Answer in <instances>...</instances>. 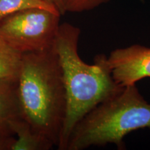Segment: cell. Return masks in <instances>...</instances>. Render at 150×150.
<instances>
[{
    "label": "cell",
    "mask_w": 150,
    "mask_h": 150,
    "mask_svg": "<svg viewBox=\"0 0 150 150\" xmlns=\"http://www.w3.org/2000/svg\"><path fill=\"white\" fill-rule=\"evenodd\" d=\"M81 30L68 22L60 24L54 47L59 57L66 95V114L57 147L66 150L73 129L97 105L122 88L114 80L107 56L99 54L93 64L79 54Z\"/></svg>",
    "instance_id": "1"
},
{
    "label": "cell",
    "mask_w": 150,
    "mask_h": 150,
    "mask_svg": "<svg viewBox=\"0 0 150 150\" xmlns=\"http://www.w3.org/2000/svg\"><path fill=\"white\" fill-rule=\"evenodd\" d=\"M16 89L21 117L57 147L66 114V95L54 45L22 54Z\"/></svg>",
    "instance_id": "2"
},
{
    "label": "cell",
    "mask_w": 150,
    "mask_h": 150,
    "mask_svg": "<svg viewBox=\"0 0 150 150\" xmlns=\"http://www.w3.org/2000/svg\"><path fill=\"white\" fill-rule=\"evenodd\" d=\"M150 130V103L136 84L123 86L88 112L73 129L66 150H83L112 144L126 149L124 139L139 129Z\"/></svg>",
    "instance_id": "3"
},
{
    "label": "cell",
    "mask_w": 150,
    "mask_h": 150,
    "mask_svg": "<svg viewBox=\"0 0 150 150\" xmlns=\"http://www.w3.org/2000/svg\"><path fill=\"white\" fill-rule=\"evenodd\" d=\"M61 16L42 8L19 11L0 21V36L20 54L44 51L54 45Z\"/></svg>",
    "instance_id": "4"
},
{
    "label": "cell",
    "mask_w": 150,
    "mask_h": 150,
    "mask_svg": "<svg viewBox=\"0 0 150 150\" xmlns=\"http://www.w3.org/2000/svg\"><path fill=\"white\" fill-rule=\"evenodd\" d=\"M114 80L122 86L150 77V47L132 45L117 48L107 56Z\"/></svg>",
    "instance_id": "5"
},
{
    "label": "cell",
    "mask_w": 150,
    "mask_h": 150,
    "mask_svg": "<svg viewBox=\"0 0 150 150\" xmlns=\"http://www.w3.org/2000/svg\"><path fill=\"white\" fill-rule=\"evenodd\" d=\"M16 83L0 81V150H11L16 140L12 125L21 117Z\"/></svg>",
    "instance_id": "6"
},
{
    "label": "cell",
    "mask_w": 150,
    "mask_h": 150,
    "mask_svg": "<svg viewBox=\"0 0 150 150\" xmlns=\"http://www.w3.org/2000/svg\"><path fill=\"white\" fill-rule=\"evenodd\" d=\"M16 140L11 150H50L54 146L33 130L22 117H18L12 125Z\"/></svg>",
    "instance_id": "7"
},
{
    "label": "cell",
    "mask_w": 150,
    "mask_h": 150,
    "mask_svg": "<svg viewBox=\"0 0 150 150\" xmlns=\"http://www.w3.org/2000/svg\"><path fill=\"white\" fill-rule=\"evenodd\" d=\"M21 61L22 54L15 51L0 36V81L16 83Z\"/></svg>",
    "instance_id": "8"
},
{
    "label": "cell",
    "mask_w": 150,
    "mask_h": 150,
    "mask_svg": "<svg viewBox=\"0 0 150 150\" xmlns=\"http://www.w3.org/2000/svg\"><path fill=\"white\" fill-rule=\"evenodd\" d=\"M30 8H42L60 13L54 6L42 0H0V21L14 13Z\"/></svg>",
    "instance_id": "9"
},
{
    "label": "cell",
    "mask_w": 150,
    "mask_h": 150,
    "mask_svg": "<svg viewBox=\"0 0 150 150\" xmlns=\"http://www.w3.org/2000/svg\"><path fill=\"white\" fill-rule=\"evenodd\" d=\"M110 0H61L64 13H81L93 10Z\"/></svg>",
    "instance_id": "10"
},
{
    "label": "cell",
    "mask_w": 150,
    "mask_h": 150,
    "mask_svg": "<svg viewBox=\"0 0 150 150\" xmlns=\"http://www.w3.org/2000/svg\"><path fill=\"white\" fill-rule=\"evenodd\" d=\"M42 1L49 4L54 6V7H56V8L59 10V11L61 13V15L65 14L64 11H63V7H62L61 0H42Z\"/></svg>",
    "instance_id": "11"
},
{
    "label": "cell",
    "mask_w": 150,
    "mask_h": 150,
    "mask_svg": "<svg viewBox=\"0 0 150 150\" xmlns=\"http://www.w3.org/2000/svg\"><path fill=\"white\" fill-rule=\"evenodd\" d=\"M140 1H141V2H144V1H145V0H140Z\"/></svg>",
    "instance_id": "12"
}]
</instances>
